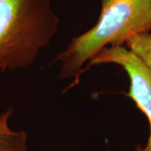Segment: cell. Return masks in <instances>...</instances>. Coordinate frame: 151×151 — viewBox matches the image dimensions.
Masks as SVG:
<instances>
[{
  "instance_id": "6da1fadb",
  "label": "cell",
  "mask_w": 151,
  "mask_h": 151,
  "mask_svg": "<svg viewBox=\"0 0 151 151\" xmlns=\"http://www.w3.org/2000/svg\"><path fill=\"white\" fill-rule=\"evenodd\" d=\"M150 30L151 0H102L97 24L73 38L67 48L57 55L56 60L61 62L59 77L75 76L77 80L83 65L89 64L107 45L122 46L130 38Z\"/></svg>"
},
{
  "instance_id": "7a4b0ae2",
  "label": "cell",
  "mask_w": 151,
  "mask_h": 151,
  "mask_svg": "<svg viewBox=\"0 0 151 151\" xmlns=\"http://www.w3.org/2000/svg\"><path fill=\"white\" fill-rule=\"evenodd\" d=\"M58 26L49 0H0V70L31 65Z\"/></svg>"
},
{
  "instance_id": "3957f363",
  "label": "cell",
  "mask_w": 151,
  "mask_h": 151,
  "mask_svg": "<svg viewBox=\"0 0 151 151\" xmlns=\"http://www.w3.org/2000/svg\"><path fill=\"white\" fill-rule=\"evenodd\" d=\"M113 63L120 65L129 77V90L126 94L137 108L145 113L150 124V136L145 147L138 146L134 151H151V70L128 49L123 46L102 50L86 65Z\"/></svg>"
},
{
  "instance_id": "277c9868",
  "label": "cell",
  "mask_w": 151,
  "mask_h": 151,
  "mask_svg": "<svg viewBox=\"0 0 151 151\" xmlns=\"http://www.w3.org/2000/svg\"><path fill=\"white\" fill-rule=\"evenodd\" d=\"M11 114L9 108L0 115V151H27V133L14 131L9 127Z\"/></svg>"
},
{
  "instance_id": "5b68a950",
  "label": "cell",
  "mask_w": 151,
  "mask_h": 151,
  "mask_svg": "<svg viewBox=\"0 0 151 151\" xmlns=\"http://www.w3.org/2000/svg\"><path fill=\"white\" fill-rule=\"evenodd\" d=\"M128 50L151 70V33L139 34L127 40Z\"/></svg>"
}]
</instances>
